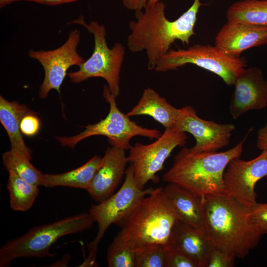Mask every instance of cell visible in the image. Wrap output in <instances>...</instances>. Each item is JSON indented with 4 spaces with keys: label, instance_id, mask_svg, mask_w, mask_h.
I'll use <instances>...</instances> for the list:
<instances>
[{
    "label": "cell",
    "instance_id": "obj_1",
    "mask_svg": "<svg viewBox=\"0 0 267 267\" xmlns=\"http://www.w3.org/2000/svg\"><path fill=\"white\" fill-rule=\"evenodd\" d=\"M202 5L200 0H194L191 6L174 21L166 17V5L162 0L147 6L135 13V20L129 23L131 33L127 43L129 49L133 52L145 51L148 68L154 70L176 40L189 44L190 38L195 34L194 26Z\"/></svg>",
    "mask_w": 267,
    "mask_h": 267
},
{
    "label": "cell",
    "instance_id": "obj_2",
    "mask_svg": "<svg viewBox=\"0 0 267 267\" xmlns=\"http://www.w3.org/2000/svg\"><path fill=\"white\" fill-rule=\"evenodd\" d=\"M204 228L213 245L244 258L261 239L250 210L227 194L203 196Z\"/></svg>",
    "mask_w": 267,
    "mask_h": 267
},
{
    "label": "cell",
    "instance_id": "obj_3",
    "mask_svg": "<svg viewBox=\"0 0 267 267\" xmlns=\"http://www.w3.org/2000/svg\"><path fill=\"white\" fill-rule=\"evenodd\" d=\"M233 148L221 152H197L183 147L175 156L164 181L178 184L197 194H226L223 175L229 163L241 156L243 145L252 131Z\"/></svg>",
    "mask_w": 267,
    "mask_h": 267
},
{
    "label": "cell",
    "instance_id": "obj_4",
    "mask_svg": "<svg viewBox=\"0 0 267 267\" xmlns=\"http://www.w3.org/2000/svg\"><path fill=\"white\" fill-rule=\"evenodd\" d=\"M178 221L163 188L158 187L142 200L118 235L136 253L155 245L169 249L173 246V230Z\"/></svg>",
    "mask_w": 267,
    "mask_h": 267
},
{
    "label": "cell",
    "instance_id": "obj_5",
    "mask_svg": "<svg viewBox=\"0 0 267 267\" xmlns=\"http://www.w3.org/2000/svg\"><path fill=\"white\" fill-rule=\"evenodd\" d=\"M95 222L81 213L32 227L22 235L6 241L0 248V267H8L16 259L50 256L49 250L62 237L89 229Z\"/></svg>",
    "mask_w": 267,
    "mask_h": 267
},
{
    "label": "cell",
    "instance_id": "obj_6",
    "mask_svg": "<svg viewBox=\"0 0 267 267\" xmlns=\"http://www.w3.org/2000/svg\"><path fill=\"white\" fill-rule=\"evenodd\" d=\"M72 24L80 25L92 34L94 48L90 57L79 66L78 70L68 74L71 81L78 84L91 78H102L116 98L120 92V74L125 54L124 46L115 43L112 48H109L105 27L97 21H92L88 24L81 15L68 23Z\"/></svg>",
    "mask_w": 267,
    "mask_h": 267
},
{
    "label": "cell",
    "instance_id": "obj_7",
    "mask_svg": "<svg viewBox=\"0 0 267 267\" xmlns=\"http://www.w3.org/2000/svg\"><path fill=\"white\" fill-rule=\"evenodd\" d=\"M125 179L117 192L104 201L93 205L89 213L98 225L95 239L88 244L89 255L85 264L93 265L98 244L107 228L112 224L121 225L132 214L142 200L153 190L140 188L136 184L132 165L126 171Z\"/></svg>",
    "mask_w": 267,
    "mask_h": 267
},
{
    "label": "cell",
    "instance_id": "obj_8",
    "mask_svg": "<svg viewBox=\"0 0 267 267\" xmlns=\"http://www.w3.org/2000/svg\"><path fill=\"white\" fill-rule=\"evenodd\" d=\"M187 64L216 74L229 86L234 85L238 75L246 67L244 58L230 56L216 45L196 44L187 49H170L159 60L154 70L166 72Z\"/></svg>",
    "mask_w": 267,
    "mask_h": 267
},
{
    "label": "cell",
    "instance_id": "obj_9",
    "mask_svg": "<svg viewBox=\"0 0 267 267\" xmlns=\"http://www.w3.org/2000/svg\"><path fill=\"white\" fill-rule=\"evenodd\" d=\"M103 95L110 106L107 116L96 124L85 127V130L78 134L70 137H57L62 146L73 148L87 137L103 135L107 137L111 146L127 150L131 146L130 140L135 136L157 139L161 135L158 130L140 126L122 112L117 107L116 98L108 86H104Z\"/></svg>",
    "mask_w": 267,
    "mask_h": 267
},
{
    "label": "cell",
    "instance_id": "obj_10",
    "mask_svg": "<svg viewBox=\"0 0 267 267\" xmlns=\"http://www.w3.org/2000/svg\"><path fill=\"white\" fill-rule=\"evenodd\" d=\"M186 133L172 128L165 131L153 142L143 144L137 142L129 148L128 162L133 167L134 178L137 185L143 189L150 180L157 182L156 174L162 171L166 159L177 146L186 143Z\"/></svg>",
    "mask_w": 267,
    "mask_h": 267
},
{
    "label": "cell",
    "instance_id": "obj_11",
    "mask_svg": "<svg viewBox=\"0 0 267 267\" xmlns=\"http://www.w3.org/2000/svg\"><path fill=\"white\" fill-rule=\"evenodd\" d=\"M80 39V32L78 29L72 30L66 42L55 49L29 50V56L38 61L44 72L39 91L40 98H45L52 89L60 93V87L69 68L75 65L79 66L85 61L77 51Z\"/></svg>",
    "mask_w": 267,
    "mask_h": 267
},
{
    "label": "cell",
    "instance_id": "obj_12",
    "mask_svg": "<svg viewBox=\"0 0 267 267\" xmlns=\"http://www.w3.org/2000/svg\"><path fill=\"white\" fill-rule=\"evenodd\" d=\"M267 176V150L255 158L244 161L237 158L228 164L223 175L226 193L247 209L257 203L255 187Z\"/></svg>",
    "mask_w": 267,
    "mask_h": 267
},
{
    "label": "cell",
    "instance_id": "obj_13",
    "mask_svg": "<svg viewBox=\"0 0 267 267\" xmlns=\"http://www.w3.org/2000/svg\"><path fill=\"white\" fill-rule=\"evenodd\" d=\"M173 128L194 136L196 144L190 148L197 152H216L227 146L230 143L232 132L235 129L232 124H222L203 120L190 106L180 109Z\"/></svg>",
    "mask_w": 267,
    "mask_h": 267
},
{
    "label": "cell",
    "instance_id": "obj_14",
    "mask_svg": "<svg viewBox=\"0 0 267 267\" xmlns=\"http://www.w3.org/2000/svg\"><path fill=\"white\" fill-rule=\"evenodd\" d=\"M234 85L229 112L236 120L248 111L260 110L267 106V81L261 69L252 67L243 68Z\"/></svg>",
    "mask_w": 267,
    "mask_h": 267
},
{
    "label": "cell",
    "instance_id": "obj_15",
    "mask_svg": "<svg viewBox=\"0 0 267 267\" xmlns=\"http://www.w3.org/2000/svg\"><path fill=\"white\" fill-rule=\"evenodd\" d=\"M266 44L267 26L242 22L227 21L215 39V45L226 54L237 58L245 50Z\"/></svg>",
    "mask_w": 267,
    "mask_h": 267
},
{
    "label": "cell",
    "instance_id": "obj_16",
    "mask_svg": "<svg viewBox=\"0 0 267 267\" xmlns=\"http://www.w3.org/2000/svg\"><path fill=\"white\" fill-rule=\"evenodd\" d=\"M125 150L113 146L107 148L100 166L87 190L100 203L111 196L119 185L128 162Z\"/></svg>",
    "mask_w": 267,
    "mask_h": 267
},
{
    "label": "cell",
    "instance_id": "obj_17",
    "mask_svg": "<svg viewBox=\"0 0 267 267\" xmlns=\"http://www.w3.org/2000/svg\"><path fill=\"white\" fill-rule=\"evenodd\" d=\"M163 191L178 221L206 233L203 196L172 183H169Z\"/></svg>",
    "mask_w": 267,
    "mask_h": 267
},
{
    "label": "cell",
    "instance_id": "obj_18",
    "mask_svg": "<svg viewBox=\"0 0 267 267\" xmlns=\"http://www.w3.org/2000/svg\"><path fill=\"white\" fill-rule=\"evenodd\" d=\"M173 244L199 267H207L210 254L215 247L205 233L180 221L173 230Z\"/></svg>",
    "mask_w": 267,
    "mask_h": 267
},
{
    "label": "cell",
    "instance_id": "obj_19",
    "mask_svg": "<svg viewBox=\"0 0 267 267\" xmlns=\"http://www.w3.org/2000/svg\"><path fill=\"white\" fill-rule=\"evenodd\" d=\"M32 113L26 106L0 96V121L9 137L11 150L30 160L31 152L24 142L20 125L23 117Z\"/></svg>",
    "mask_w": 267,
    "mask_h": 267
},
{
    "label": "cell",
    "instance_id": "obj_20",
    "mask_svg": "<svg viewBox=\"0 0 267 267\" xmlns=\"http://www.w3.org/2000/svg\"><path fill=\"white\" fill-rule=\"evenodd\" d=\"M180 109L170 104L154 89H145L137 104L126 115L128 117L147 115L153 118L165 128H173Z\"/></svg>",
    "mask_w": 267,
    "mask_h": 267
},
{
    "label": "cell",
    "instance_id": "obj_21",
    "mask_svg": "<svg viewBox=\"0 0 267 267\" xmlns=\"http://www.w3.org/2000/svg\"><path fill=\"white\" fill-rule=\"evenodd\" d=\"M101 162L102 157L95 155L71 171L58 174H43L41 186L48 188L61 186L87 190Z\"/></svg>",
    "mask_w": 267,
    "mask_h": 267
},
{
    "label": "cell",
    "instance_id": "obj_22",
    "mask_svg": "<svg viewBox=\"0 0 267 267\" xmlns=\"http://www.w3.org/2000/svg\"><path fill=\"white\" fill-rule=\"evenodd\" d=\"M227 21L267 26V0L237 1L226 12Z\"/></svg>",
    "mask_w": 267,
    "mask_h": 267
},
{
    "label": "cell",
    "instance_id": "obj_23",
    "mask_svg": "<svg viewBox=\"0 0 267 267\" xmlns=\"http://www.w3.org/2000/svg\"><path fill=\"white\" fill-rule=\"evenodd\" d=\"M7 188L11 208L16 211L25 212L33 206L39 194V186L9 171Z\"/></svg>",
    "mask_w": 267,
    "mask_h": 267
},
{
    "label": "cell",
    "instance_id": "obj_24",
    "mask_svg": "<svg viewBox=\"0 0 267 267\" xmlns=\"http://www.w3.org/2000/svg\"><path fill=\"white\" fill-rule=\"evenodd\" d=\"M2 163L9 171L35 185L41 186L43 174L30 162V160L10 150L2 155Z\"/></svg>",
    "mask_w": 267,
    "mask_h": 267
},
{
    "label": "cell",
    "instance_id": "obj_25",
    "mask_svg": "<svg viewBox=\"0 0 267 267\" xmlns=\"http://www.w3.org/2000/svg\"><path fill=\"white\" fill-rule=\"evenodd\" d=\"M136 254V252L130 249L117 235L108 248V266L109 267H135Z\"/></svg>",
    "mask_w": 267,
    "mask_h": 267
},
{
    "label": "cell",
    "instance_id": "obj_26",
    "mask_svg": "<svg viewBox=\"0 0 267 267\" xmlns=\"http://www.w3.org/2000/svg\"><path fill=\"white\" fill-rule=\"evenodd\" d=\"M169 249L155 245L136 253L135 267H166Z\"/></svg>",
    "mask_w": 267,
    "mask_h": 267
},
{
    "label": "cell",
    "instance_id": "obj_27",
    "mask_svg": "<svg viewBox=\"0 0 267 267\" xmlns=\"http://www.w3.org/2000/svg\"><path fill=\"white\" fill-rule=\"evenodd\" d=\"M166 267H199L197 263L175 247L168 251Z\"/></svg>",
    "mask_w": 267,
    "mask_h": 267
},
{
    "label": "cell",
    "instance_id": "obj_28",
    "mask_svg": "<svg viewBox=\"0 0 267 267\" xmlns=\"http://www.w3.org/2000/svg\"><path fill=\"white\" fill-rule=\"evenodd\" d=\"M236 258L216 247L211 251L207 267H232Z\"/></svg>",
    "mask_w": 267,
    "mask_h": 267
},
{
    "label": "cell",
    "instance_id": "obj_29",
    "mask_svg": "<svg viewBox=\"0 0 267 267\" xmlns=\"http://www.w3.org/2000/svg\"><path fill=\"white\" fill-rule=\"evenodd\" d=\"M252 219L261 235L267 234V203H256L251 209Z\"/></svg>",
    "mask_w": 267,
    "mask_h": 267
},
{
    "label": "cell",
    "instance_id": "obj_30",
    "mask_svg": "<svg viewBox=\"0 0 267 267\" xmlns=\"http://www.w3.org/2000/svg\"><path fill=\"white\" fill-rule=\"evenodd\" d=\"M40 127V121L34 112L26 115L20 122V128L21 133L28 136L37 134Z\"/></svg>",
    "mask_w": 267,
    "mask_h": 267
},
{
    "label": "cell",
    "instance_id": "obj_31",
    "mask_svg": "<svg viewBox=\"0 0 267 267\" xmlns=\"http://www.w3.org/2000/svg\"><path fill=\"white\" fill-rule=\"evenodd\" d=\"M162 0H122L124 6L135 13L143 10L147 6L153 4Z\"/></svg>",
    "mask_w": 267,
    "mask_h": 267
},
{
    "label": "cell",
    "instance_id": "obj_32",
    "mask_svg": "<svg viewBox=\"0 0 267 267\" xmlns=\"http://www.w3.org/2000/svg\"><path fill=\"white\" fill-rule=\"evenodd\" d=\"M257 147L262 151L267 150V123L258 131Z\"/></svg>",
    "mask_w": 267,
    "mask_h": 267
},
{
    "label": "cell",
    "instance_id": "obj_33",
    "mask_svg": "<svg viewBox=\"0 0 267 267\" xmlns=\"http://www.w3.org/2000/svg\"><path fill=\"white\" fill-rule=\"evenodd\" d=\"M21 0L34 2L39 4L48 5H57L73 2L78 0H15L14 2Z\"/></svg>",
    "mask_w": 267,
    "mask_h": 267
},
{
    "label": "cell",
    "instance_id": "obj_34",
    "mask_svg": "<svg viewBox=\"0 0 267 267\" xmlns=\"http://www.w3.org/2000/svg\"><path fill=\"white\" fill-rule=\"evenodd\" d=\"M15 0H0V7L3 8L8 4L14 2Z\"/></svg>",
    "mask_w": 267,
    "mask_h": 267
}]
</instances>
